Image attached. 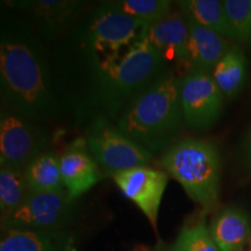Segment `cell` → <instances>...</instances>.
Listing matches in <instances>:
<instances>
[{
	"label": "cell",
	"instance_id": "cell-4",
	"mask_svg": "<svg viewBox=\"0 0 251 251\" xmlns=\"http://www.w3.org/2000/svg\"><path fill=\"white\" fill-rule=\"evenodd\" d=\"M159 165L203 211L215 209L220 194L221 162L214 143L199 137L181 139L163 153Z\"/></svg>",
	"mask_w": 251,
	"mask_h": 251
},
{
	"label": "cell",
	"instance_id": "cell-21",
	"mask_svg": "<svg viewBox=\"0 0 251 251\" xmlns=\"http://www.w3.org/2000/svg\"><path fill=\"white\" fill-rule=\"evenodd\" d=\"M109 2L122 13L149 26L170 13L175 4L170 0H113Z\"/></svg>",
	"mask_w": 251,
	"mask_h": 251
},
{
	"label": "cell",
	"instance_id": "cell-8",
	"mask_svg": "<svg viewBox=\"0 0 251 251\" xmlns=\"http://www.w3.org/2000/svg\"><path fill=\"white\" fill-rule=\"evenodd\" d=\"M224 93L212 74L190 70L180 78V105L184 125L188 129L211 128L224 111Z\"/></svg>",
	"mask_w": 251,
	"mask_h": 251
},
{
	"label": "cell",
	"instance_id": "cell-7",
	"mask_svg": "<svg viewBox=\"0 0 251 251\" xmlns=\"http://www.w3.org/2000/svg\"><path fill=\"white\" fill-rule=\"evenodd\" d=\"M75 211L67 191L30 192L11 214L1 218V230H61L70 224Z\"/></svg>",
	"mask_w": 251,
	"mask_h": 251
},
{
	"label": "cell",
	"instance_id": "cell-23",
	"mask_svg": "<svg viewBox=\"0 0 251 251\" xmlns=\"http://www.w3.org/2000/svg\"><path fill=\"white\" fill-rule=\"evenodd\" d=\"M238 162L247 174H251V127L241 143L238 150Z\"/></svg>",
	"mask_w": 251,
	"mask_h": 251
},
{
	"label": "cell",
	"instance_id": "cell-14",
	"mask_svg": "<svg viewBox=\"0 0 251 251\" xmlns=\"http://www.w3.org/2000/svg\"><path fill=\"white\" fill-rule=\"evenodd\" d=\"M0 251H74V237L61 230H1Z\"/></svg>",
	"mask_w": 251,
	"mask_h": 251
},
{
	"label": "cell",
	"instance_id": "cell-24",
	"mask_svg": "<svg viewBox=\"0 0 251 251\" xmlns=\"http://www.w3.org/2000/svg\"><path fill=\"white\" fill-rule=\"evenodd\" d=\"M152 251H172L170 247H166L164 243H158L157 246L153 247Z\"/></svg>",
	"mask_w": 251,
	"mask_h": 251
},
{
	"label": "cell",
	"instance_id": "cell-5",
	"mask_svg": "<svg viewBox=\"0 0 251 251\" xmlns=\"http://www.w3.org/2000/svg\"><path fill=\"white\" fill-rule=\"evenodd\" d=\"M87 148L103 174L113 175L136 166L148 165L152 155L126 136L115 122L97 118L86 126Z\"/></svg>",
	"mask_w": 251,
	"mask_h": 251
},
{
	"label": "cell",
	"instance_id": "cell-19",
	"mask_svg": "<svg viewBox=\"0 0 251 251\" xmlns=\"http://www.w3.org/2000/svg\"><path fill=\"white\" fill-rule=\"evenodd\" d=\"M30 194L25 170L0 166V212L1 218L23 205Z\"/></svg>",
	"mask_w": 251,
	"mask_h": 251
},
{
	"label": "cell",
	"instance_id": "cell-13",
	"mask_svg": "<svg viewBox=\"0 0 251 251\" xmlns=\"http://www.w3.org/2000/svg\"><path fill=\"white\" fill-rule=\"evenodd\" d=\"M186 20L188 27L187 71L200 70L212 74L216 64L230 49V46L226 37L200 26L187 15Z\"/></svg>",
	"mask_w": 251,
	"mask_h": 251
},
{
	"label": "cell",
	"instance_id": "cell-9",
	"mask_svg": "<svg viewBox=\"0 0 251 251\" xmlns=\"http://www.w3.org/2000/svg\"><path fill=\"white\" fill-rule=\"evenodd\" d=\"M169 178L164 170L148 165L136 166L112 176L122 194L139 207L155 230Z\"/></svg>",
	"mask_w": 251,
	"mask_h": 251
},
{
	"label": "cell",
	"instance_id": "cell-1",
	"mask_svg": "<svg viewBox=\"0 0 251 251\" xmlns=\"http://www.w3.org/2000/svg\"><path fill=\"white\" fill-rule=\"evenodd\" d=\"M0 97L8 108L45 124L61 114L48 57L34 27L2 14L0 25Z\"/></svg>",
	"mask_w": 251,
	"mask_h": 251
},
{
	"label": "cell",
	"instance_id": "cell-12",
	"mask_svg": "<svg viewBox=\"0 0 251 251\" xmlns=\"http://www.w3.org/2000/svg\"><path fill=\"white\" fill-rule=\"evenodd\" d=\"M148 39L164 56L166 62H174L179 68L187 69L188 27L186 15L179 6L178 9H171L168 15L150 25Z\"/></svg>",
	"mask_w": 251,
	"mask_h": 251
},
{
	"label": "cell",
	"instance_id": "cell-10",
	"mask_svg": "<svg viewBox=\"0 0 251 251\" xmlns=\"http://www.w3.org/2000/svg\"><path fill=\"white\" fill-rule=\"evenodd\" d=\"M5 5L27 15L41 37L54 40L77 23L87 2L79 0H14L5 1Z\"/></svg>",
	"mask_w": 251,
	"mask_h": 251
},
{
	"label": "cell",
	"instance_id": "cell-25",
	"mask_svg": "<svg viewBox=\"0 0 251 251\" xmlns=\"http://www.w3.org/2000/svg\"><path fill=\"white\" fill-rule=\"evenodd\" d=\"M250 251H251V237H250Z\"/></svg>",
	"mask_w": 251,
	"mask_h": 251
},
{
	"label": "cell",
	"instance_id": "cell-15",
	"mask_svg": "<svg viewBox=\"0 0 251 251\" xmlns=\"http://www.w3.org/2000/svg\"><path fill=\"white\" fill-rule=\"evenodd\" d=\"M209 229L220 251L241 250L251 237L250 218L240 207L229 206L221 209Z\"/></svg>",
	"mask_w": 251,
	"mask_h": 251
},
{
	"label": "cell",
	"instance_id": "cell-18",
	"mask_svg": "<svg viewBox=\"0 0 251 251\" xmlns=\"http://www.w3.org/2000/svg\"><path fill=\"white\" fill-rule=\"evenodd\" d=\"M181 11L200 26L214 31L222 37H231L230 27L221 0H181L177 1Z\"/></svg>",
	"mask_w": 251,
	"mask_h": 251
},
{
	"label": "cell",
	"instance_id": "cell-6",
	"mask_svg": "<svg viewBox=\"0 0 251 251\" xmlns=\"http://www.w3.org/2000/svg\"><path fill=\"white\" fill-rule=\"evenodd\" d=\"M50 134L43 124L8 108L0 111V166L25 170L48 150Z\"/></svg>",
	"mask_w": 251,
	"mask_h": 251
},
{
	"label": "cell",
	"instance_id": "cell-20",
	"mask_svg": "<svg viewBox=\"0 0 251 251\" xmlns=\"http://www.w3.org/2000/svg\"><path fill=\"white\" fill-rule=\"evenodd\" d=\"M170 248L172 251H220L212 236L211 229L207 227L203 213L196 221L181 228Z\"/></svg>",
	"mask_w": 251,
	"mask_h": 251
},
{
	"label": "cell",
	"instance_id": "cell-2",
	"mask_svg": "<svg viewBox=\"0 0 251 251\" xmlns=\"http://www.w3.org/2000/svg\"><path fill=\"white\" fill-rule=\"evenodd\" d=\"M169 69V63L147 34L121 57L91 68L69 108L78 119L106 118L115 122L128 103Z\"/></svg>",
	"mask_w": 251,
	"mask_h": 251
},
{
	"label": "cell",
	"instance_id": "cell-3",
	"mask_svg": "<svg viewBox=\"0 0 251 251\" xmlns=\"http://www.w3.org/2000/svg\"><path fill=\"white\" fill-rule=\"evenodd\" d=\"M180 78L169 69L131 100L115 121L126 136L152 156L179 141L184 125Z\"/></svg>",
	"mask_w": 251,
	"mask_h": 251
},
{
	"label": "cell",
	"instance_id": "cell-17",
	"mask_svg": "<svg viewBox=\"0 0 251 251\" xmlns=\"http://www.w3.org/2000/svg\"><path fill=\"white\" fill-rule=\"evenodd\" d=\"M247 74L248 62L243 50L238 46H231L216 64L212 76L226 98L234 99L243 90Z\"/></svg>",
	"mask_w": 251,
	"mask_h": 251
},
{
	"label": "cell",
	"instance_id": "cell-26",
	"mask_svg": "<svg viewBox=\"0 0 251 251\" xmlns=\"http://www.w3.org/2000/svg\"><path fill=\"white\" fill-rule=\"evenodd\" d=\"M237 251H242V250H237Z\"/></svg>",
	"mask_w": 251,
	"mask_h": 251
},
{
	"label": "cell",
	"instance_id": "cell-11",
	"mask_svg": "<svg viewBox=\"0 0 251 251\" xmlns=\"http://www.w3.org/2000/svg\"><path fill=\"white\" fill-rule=\"evenodd\" d=\"M59 164L63 184L72 201L99 183V165L91 155L84 137H78L68 144L59 155Z\"/></svg>",
	"mask_w": 251,
	"mask_h": 251
},
{
	"label": "cell",
	"instance_id": "cell-16",
	"mask_svg": "<svg viewBox=\"0 0 251 251\" xmlns=\"http://www.w3.org/2000/svg\"><path fill=\"white\" fill-rule=\"evenodd\" d=\"M25 176L30 192L49 193L65 190L62 180L59 155L55 150L48 149L34 158L25 169Z\"/></svg>",
	"mask_w": 251,
	"mask_h": 251
},
{
	"label": "cell",
	"instance_id": "cell-22",
	"mask_svg": "<svg viewBox=\"0 0 251 251\" xmlns=\"http://www.w3.org/2000/svg\"><path fill=\"white\" fill-rule=\"evenodd\" d=\"M231 37L251 41V0H224Z\"/></svg>",
	"mask_w": 251,
	"mask_h": 251
}]
</instances>
